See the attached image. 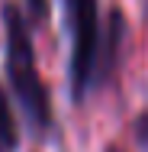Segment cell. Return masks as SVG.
<instances>
[{"label": "cell", "mask_w": 148, "mask_h": 152, "mask_svg": "<svg viewBox=\"0 0 148 152\" xmlns=\"http://www.w3.org/2000/svg\"><path fill=\"white\" fill-rule=\"evenodd\" d=\"M3 29H6V78H10V88L19 97L23 113L29 117V123L39 133H48L52 120H55L52 117V97H48V88H45L39 65H35L29 23H26V16L16 3L3 7Z\"/></svg>", "instance_id": "cell-1"}, {"label": "cell", "mask_w": 148, "mask_h": 152, "mask_svg": "<svg viewBox=\"0 0 148 152\" xmlns=\"http://www.w3.org/2000/svg\"><path fill=\"white\" fill-rule=\"evenodd\" d=\"M64 16L71 32V100L84 104L97 88V61L103 49L100 3L97 0H64Z\"/></svg>", "instance_id": "cell-2"}, {"label": "cell", "mask_w": 148, "mask_h": 152, "mask_svg": "<svg viewBox=\"0 0 148 152\" xmlns=\"http://www.w3.org/2000/svg\"><path fill=\"white\" fill-rule=\"evenodd\" d=\"M122 42H126V20H122V13H119V10H113V13H110V23H106V32H103L100 61H97V88H100V84H106V81L113 78Z\"/></svg>", "instance_id": "cell-3"}, {"label": "cell", "mask_w": 148, "mask_h": 152, "mask_svg": "<svg viewBox=\"0 0 148 152\" xmlns=\"http://www.w3.org/2000/svg\"><path fill=\"white\" fill-rule=\"evenodd\" d=\"M19 146V129L13 120V110H10V100L0 88V152H16Z\"/></svg>", "instance_id": "cell-4"}, {"label": "cell", "mask_w": 148, "mask_h": 152, "mask_svg": "<svg viewBox=\"0 0 148 152\" xmlns=\"http://www.w3.org/2000/svg\"><path fill=\"white\" fill-rule=\"evenodd\" d=\"M135 139L142 142V149H148V113H142L135 120Z\"/></svg>", "instance_id": "cell-5"}, {"label": "cell", "mask_w": 148, "mask_h": 152, "mask_svg": "<svg viewBox=\"0 0 148 152\" xmlns=\"http://www.w3.org/2000/svg\"><path fill=\"white\" fill-rule=\"evenodd\" d=\"M26 3H29V16H35V20L48 16V0H26Z\"/></svg>", "instance_id": "cell-6"}, {"label": "cell", "mask_w": 148, "mask_h": 152, "mask_svg": "<svg viewBox=\"0 0 148 152\" xmlns=\"http://www.w3.org/2000/svg\"><path fill=\"white\" fill-rule=\"evenodd\" d=\"M103 152H122V149H119V146H106Z\"/></svg>", "instance_id": "cell-7"}]
</instances>
